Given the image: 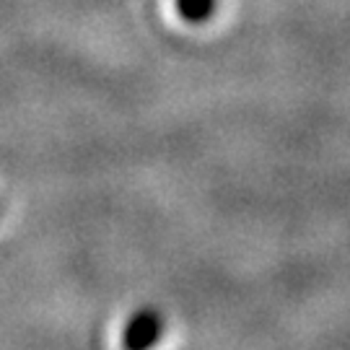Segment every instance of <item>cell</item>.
Instances as JSON below:
<instances>
[{
	"label": "cell",
	"mask_w": 350,
	"mask_h": 350,
	"mask_svg": "<svg viewBox=\"0 0 350 350\" xmlns=\"http://www.w3.org/2000/svg\"><path fill=\"white\" fill-rule=\"evenodd\" d=\"M218 0H176V13L189 24H202L215 13Z\"/></svg>",
	"instance_id": "obj_2"
},
{
	"label": "cell",
	"mask_w": 350,
	"mask_h": 350,
	"mask_svg": "<svg viewBox=\"0 0 350 350\" xmlns=\"http://www.w3.org/2000/svg\"><path fill=\"white\" fill-rule=\"evenodd\" d=\"M159 335V319L153 312H138L125 327V350H148Z\"/></svg>",
	"instance_id": "obj_1"
}]
</instances>
